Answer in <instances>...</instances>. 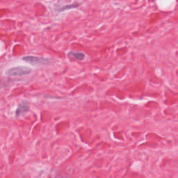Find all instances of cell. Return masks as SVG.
I'll use <instances>...</instances> for the list:
<instances>
[{
  "label": "cell",
  "instance_id": "7a4b0ae2",
  "mask_svg": "<svg viewBox=\"0 0 178 178\" xmlns=\"http://www.w3.org/2000/svg\"><path fill=\"white\" fill-rule=\"evenodd\" d=\"M23 61L27 62L29 63H31V65H48L50 64V59L43 57H37L32 56H26L22 58Z\"/></svg>",
  "mask_w": 178,
  "mask_h": 178
},
{
  "label": "cell",
  "instance_id": "277c9868",
  "mask_svg": "<svg viewBox=\"0 0 178 178\" xmlns=\"http://www.w3.org/2000/svg\"><path fill=\"white\" fill-rule=\"evenodd\" d=\"M69 54L75 57L77 60H83L85 56L84 54L82 52H71L69 53Z\"/></svg>",
  "mask_w": 178,
  "mask_h": 178
},
{
  "label": "cell",
  "instance_id": "3957f363",
  "mask_svg": "<svg viewBox=\"0 0 178 178\" xmlns=\"http://www.w3.org/2000/svg\"><path fill=\"white\" fill-rule=\"evenodd\" d=\"M29 110V106L26 102H22L18 106V109L16 111V116L20 117L21 115H24L25 113H27L28 111Z\"/></svg>",
  "mask_w": 178,
  "mask_h": 178
},
{
  "label": "cell",
  "instance_id": "6da1fadb",
  "mask_svg": "<svg viewBox=\"0 0 178 178\" xmlns=\"http://www.w3.org/2000/svg\"><path fill=\"white\" fill-rule=\"evenodd\" d=\"M31 72V69L25 66H18L15 68H10L5 72L7 76L16 77V76H24L29 74Z\"/></svg>",
  "mask_w": 178,
  "mask_h": 178
},
{
  "label": "cell",
  "instance_id": "5b68a950",
  "mask_svg": "<svg viewBox=\"0 0 178 178\" xmlns=\"http://www.w3.org/2000/svg\"><path fill=\"white\" fill-rule=\"evenodd\" d=\"M77 6H79V4H71V5H68V6H65L63 7H62L60 8V9L58 10V12H61V11H65V10L70 9V8H76Z\"/></svg>",
  "mask_w": 178,
  "mask_h": 178
}]
</instances>
